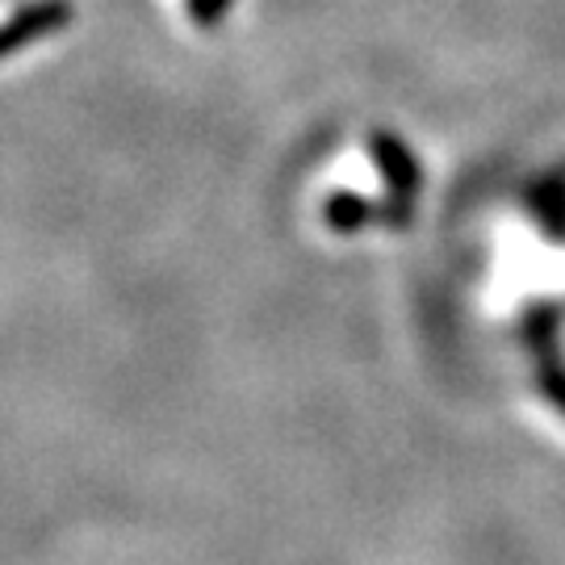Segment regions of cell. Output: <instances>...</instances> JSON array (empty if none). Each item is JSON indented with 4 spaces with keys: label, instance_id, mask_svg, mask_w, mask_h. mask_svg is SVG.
I'll return each mask as SVG.
<instances>
[{
    "label": "cell",
    "instance_id": "7a4b0ae2",
    "mask_svg": "<svg viewBox=\"0 0 565 565\" xmlns=\"http://www.w3.org/2000/svg\"><path fill=\"white\" fill-rule=\"evenodd\" d=\"M369 151H373V160H377V168H382L390 198L415 202V193L424 189V168H419V160L411 156V147H406L398 135H390V130H373Z\"/></svg>",
    "mask_w": 565,
    "mask_h": 565
},
{
    "label": "cell",
    "instance_id": "3957f363",
    "mask_svg": "<svg viewBox=\"0 0 565 565\" xmlns=\"http://www.w3.org/2000/svg\"><path fill=\"white\" fill-rule=\"evenodd\" d=\"M536 382H541L548 403L565 415V364L557 361V352H545V356H541V377H536Z\"/></svg>",
    "mask_w": 565,
    "mask_h": 565
},
{
    "label": "cell",
    "instance_id": "6da1fadb",
    "mask_svg": "<svg viewBox=\"0 0 565 565\" xmlns=\"http://www.w3.org/2000/svg\"><path fill=\"white\" fill-rule=\"evenodd\" d=\"M415 218V202L406 198H390V202H369L361 193H331L323 202V223L340 235H356L364 226L382 223V226H406Z\"/></svg>",
    "mask_w": 565,
    "mask_h": 565
}]
</instances>
